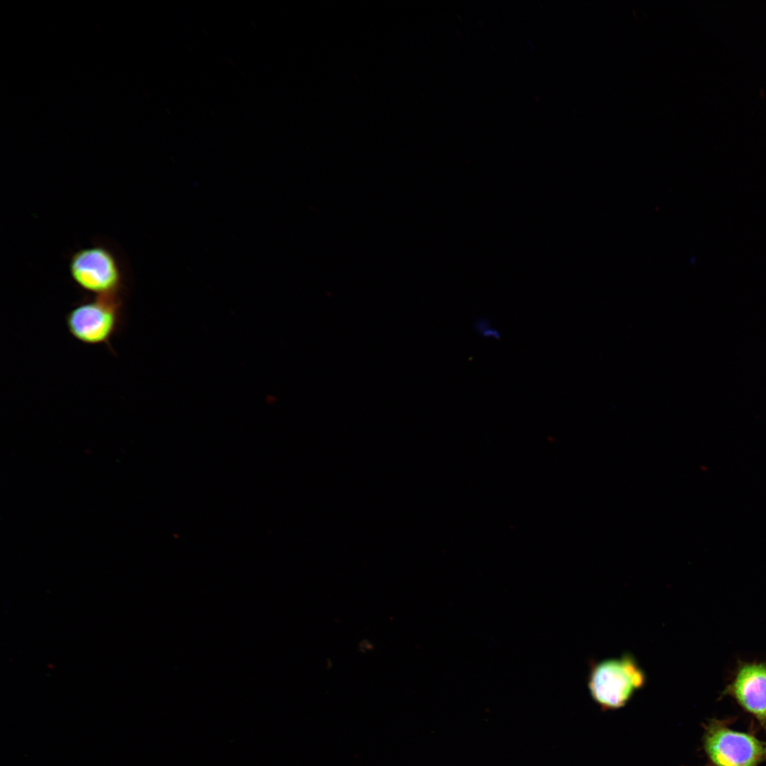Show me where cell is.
Masks as SVG:
<instances>
[{
  "mask_svg": "<svg viewBox=\"0 0 766 766\" xmlns=\"http://www.w3.org/2000/svg\"><path fill=\"white\" fill-rule=\"evenodd\" d=\"M704 747L716 766H757L766 760V742L731 730L718 722L708 727Z\"/></svg>",
  "mask_w": 766,
  "mask_h": 766,
  "instance_id": "4",
  "label": "cell"
},
{
  "mask_svg": "<svg viewBox=\"0 0 766 766\" xmlns=\"http://www.w3.org/2000/svg\"><path fill=\"white\" fill-rule=\"evenodd\" d=\"M722 693L766 724V661L739 660Z\"/></svg>",
  "mask_w": 766,
  "mask_h": 766,
  "instance_id": "5",
  "label": "cell"
},
{
  "mask_svg": "<svg viewBox=\"0 0 766 766\" xmlns=\"http://www.w3.org/2000/svg\"><path fill=\"white\" fill-rule=\"evenodd\" d=\"M645 682V673L635 658L625 653L592 665L588 687L592 698L603 709H615L624 706Z\"/></svg>",
  "mask_w": 766,
  "mask_h": 766,
  "instance_id": "2",
  "label": "cell"
},
{
  "mask_svg": "<svg viewBox=\"0 0 766 766\" xmlns=\"http://www.w3.org/2000/svg\"><path fill=\"white\" fill-rule=\"evenodd\" d=\"M475 328L477 331L484 338H500L501 334L499 331L492 328L488 323L487 319H479L475 323Z\"/></svg>",
  "mask_w": 766,
  "mask_h": 766,
  "instance_id": "6",
  "label": "cell"
},
{
  "mask_svg": "<svg viewBox=\"0 0 766 766\" xmlns=\"http://www.w3.org/2000/svg\"><path fill=\"white\" fill-rule=\"evenodd\" d=\"M69 272L74 282L94 296L123 294V277L119 264L109 249L91 246L71 257Z\"/></svg>",
  "mask_w": 766,
  "mask_h": 766,
  "instance_id": "3",
  "label": "cell"
},
{
  "mask_svg": "<svg viewBox=\"0 0 766 766\" xmlns=\"http://www.w3.org/2000/svg\"><path fill=\"white\" fill-rule=\"evenodd\" d=\"M70 335L87 345H105L114 353L111 341L124 322L123 294L84 299L67 312Z\"/></svg>",
  "mask_w": 766,
  "mask_h": 766,
  "instance_id": "1",
  "label": "cell"
}]
</instances>
